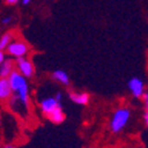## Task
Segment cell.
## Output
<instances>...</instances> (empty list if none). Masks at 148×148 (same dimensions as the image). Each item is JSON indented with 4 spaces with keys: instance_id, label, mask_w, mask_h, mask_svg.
<instances>
[{
    "instance_id": "52a82bcc",
    "label": "cell",
    "mask_w": 148,
    "mask_h": 148,
    "mask_svg": "<svg viewBox=\"0 0 148 148\" xmlns=\"http://www.w3.org/2000/svg\"><path fill=\"white\" fill-rule=\"evenodd\" d=\"M12 97V89L7 78H0V101H7Z\"/></svg>"
},
{
    "instance_id": "2e32d148",
    "label": "cell",
    "mask_w": 148,
    "mask_h": 148,
    "mask_svg": "<svg viewBox=\"0 0 148 148\" xmlns=\"http://www.w3.org/2000/svg\"><path fill=\"white\" fill-rule=\"evenodd\" d=\"M19 0H6V4H8V5H15Z\"/></svg>"
},
{
    "instance_id": "277c9868",
    "label": "cell",
    "mask_w": 148,
    "mask_h": 148,
    "mask_svg": "<svg viewBox=\"0 0 148 148\" xmlns=\"http://www.w3.org/2000/svg\"><path fill=\"white\" fill-rule=\"evenodd\" d=\"M16 67H18V72H19L21 75L26 79L32 78L34 75V66L33 64L26 59L25 57L23 58H16Z\"/></svg>"
},
{
    "instance_id": "ffe728a7",
    "label": "cell",
    "mask_w": 148,
    "mask_h": 148,
    "mask_svg": "<svg viewBox=\"0 0 148 148\" xmlns=\"http://www.w3.org/2000/svg\"><path fill=\"white\" fill-rule=\"evenodd\" d=\"M5 148H16V147L13 145H7V146H5Z\"/></svg>"
},
{
    "instance_id": "ba28073f",
    "label": "cell",
    "mask_w": 148,
    "mask_h": 148,
    "mask_svg": "<svg viewBox=\"0 0 148 148\" xmlns=\"http://www.w3.org/2000/svg\"><path fill=\"white\" fill-rule=\"evenodd\" d=\"M89 94L88 93H75V92H71L69 93V99L77 105H87L89 102Z\"/></svg>"
},
{
    "instance_id": "30bf717a",
    "label": "cell",
    "mask_w": 148,
    "mask_h": 148,
    "mask_svg": "<svg viewBox=\"0 0 148 148\" xmlns=\"http://www.w3.org/2000/svg\"><path fill=\"white\" fill-rule=\"evenodd\" d=\"M52 79H54L55 81H58V82H60L61 85H65V86L69 85V77L67 75V73L65 71H61V69L54 71L52 73Z\"/></svg>"
},
{
    "instance_id": "ac0fdd59",
    "label": "cell",
    "mask_w": 148,
    "mask_h": 148,
    "mask_svg": "<svg viewBox=\"0 0 148 148\" xmlns=\"http://www.w3.org/2000/svg\"><path fill=\"white\" fill-rule=\"evenodd\" d=\"M143 118H145V122H146V126L148 127V115H147V114H145V116H143Z\"/></svg>"
},
{
    "instance_id": "e0dca14e",
    "label": "cell",
    "mask_w": 148,
    "mask_h": 148,
    "mask_svg": "<svg viewBox=\"0 0 148 148\" xmlns=\"http://www.w3.org/2000/svg\"><path fill=\"white\" fill-rule=\"evenodd\" d=\"M4 60H5V54L3 51H0V64H3Z\"/></svg>"
},
{
    "instance_id": "5bb4252c",
    "label": "cell",
    "mask_w": 148,
    "mask_h": 148,
    "mask_svg": "<svg viewBox=\"0 0 148 148\" xmlns=\"http://www.w3.org/2000/svg\"><path fill=\"white\" fill-rule=\"evenodd\" d=\"M10 23H11V16H6V18H4L3 21H1L3 25H8Z\"/></svg>"
},
{
    "instance_id": "9c48e42d",
    "label": "cell",
    "mask_w": 148,
    "mask_h": 148,
    "mask_svg": "<svg viewBox=\"0 0 148 148\" xmlns=\"http://www.w3.org/2000/svg\"><path fill=\"white\" fill-rule=\"evenodd\" d=\"M14 64L12 60L7 59L4 60L3 64H0V78H8V75L14 71Z\"/></svg>"
},
{
    "instance_id": "8fae6325",
    "label": "cell",
    "mask_w": 148,
    "mask_h": 148,
    "mask_svg": "<svg viewBox=\"0 0 148 148\" xmlns=\"http://www.w3.org/2000/svg\"><path fill=\"white\" fill-rule=\"evenodd\" d=\"M47 116H48V120H49L51 122H53V123H61V122H64V120H65V114H64V112H62L61 106L58 107L55 110H53V112H52L49 115H47Z\"/></svg>"
},
{
    "instance_id": "4fadbf2b",
    "label": "cell",
    "mask_w": 148,
    "mask_h": 148,
    "mask_svg": "<svg viewBox=\"0 0 148 148\" xmlns=\"http://www.w3.org/2000/svg\"><path fill=\"white\" fill-rule=\"evenodd\" d=\"M142 100H143V102H145V105L146 106H148V92H143V94H142Z\"/></svg>"
},
{
    "instance_id": "d6986e66",
    "label": "cell",
    "mask_w": 148,
    "mask_h": 148,
    "mask_svg": "<svg viewBox=\"0 0 148 148\" xmlns=\"http://www.w3.org/2000/svg\"><path fill=\"white\" fill-rule=\"evenodd\" d=\"M31 3V0H23V4L24 5H27V4H29Z\"/></svg>"
},
{
    "instance_id": "6da1fadb",
    "label": "cell",
    "mask_w": 148,
    "mask_h": 148,
    "mask_svg": "<svg viewBox=\"0 0 148 148\" xmlns=\"http://www.w3.org/2000/svg\"><path fill=\"white\" fill-rule=\"evenodd\" d=\"M7 79L12 89V93L18 97L19 102L27 109L29 102V92L26 78H24L18 71H12Z\"/></svg>"
},
{
    "instance_id": "3957f363",
    "label": "cell",
    "mask_w": 148,
    "mask_h": 148,
    "mask_svg": "<svg viewBox=\"0 0 148 148\" xmlns=\"http://www.w3.org/2000/svg\"><path fill=\"white\" fill-rule=\"evenodd\" d=\"M29 51V47L27 45V42L23 41V40H14L11 41L10 45L6 47V52L11 57H15V58H23L26 57L27 53Z\"/></svg>"
},
{
    "instance_id": "44dd1931",
    "label": "cell",
    "mask_w": 148,
    "mask_h": 148,
    "mask_svg": "<svg viewBox=\"0 0 148 148\" xmlns=\"http://www.w3.org/2000/svg\"><path fill=\"white\" fill-rule=\"evenodd\" d=\"M0 123H1V114H0Z\"/></svg>"
},
{
    "instance_id": "7c38bea8",
    "label": "cell",
    "mask_w": 148,
    "mask_h": 148,
    "mask_svg": "<svg viewBox=\"0 0 148 148\" xmlns=\"http://www.w3.org/2000/svg\"><path fill=\"white\" fill-rule=\"evenodd\" d=\"M12 34H13V32H7L4 35H1V38H0V51L6 49V47L10 45V42L12 41V38H13Z\"/></svg>"
},
{
    "instance_id": "5b68a950",
    "label": "cell",
    "mask_w": 148,
    "mask_h": 148,
    "mask_svg": "<svg viewBox=\"0 0 148 148\" xmlns=\"http://www.w3.org/2000/svg\"><path fill=\"white\" fill-rule=\"evenodd\" d=\"M60 102H58L57 100L54 99V97L52 98H46L40 102V108L42 110V113L46 115H49L53 110H55L58 107H60Z\"/></svg>"
},
{
    "instance_id": "7a4b0ae2",
    "label": "cell",
    "mask_w": 148,
    "mask_h": 148,
    "mask_svg": "<svg viewBox=\"0 0 148 148\" xmlns=\"http://www.w3.org/2000/svg\"><path fill=\"white\" fill-rule=\"evenodd\" d=\"M129 119H131V110H129V108H126V107L118 108L112 116V120L109 122L110 132L120 133L128 123Z\"/></svg>"
},
{
    "instance_id": "8992f818",
    "label": "cell",
    "mask_w": 148,
    "mask_h": 148,
    "mask_svg": "<svg viewBox=\"0 0 148 148\" xmlns=\"http://www.w3.org/2000/svg\"><path fill=\"white\" fill-rule=\"evenodd\" d=\"M128 87H129V89H131L133 97H135V98H141L142 97L143 89H145L142 80H140L139 78H133V79L129 80Z\"/></svg>"
},
{
    "instance_id": "9a60e30c",
    "label": "cell",
    "mask_w": 148,
    "mask_h": 148,
    "mask_svg": "<svg viewBox=\"0 0 148 148\" xmlns=\"http://www.w3.org/2000/svg\"><path fill=\"white\" fill-rule=\"evenodd\" d=\"M54 99L57 100L58 102H60V101H61V99H62V95H61V93H60V92H58V93L54 95Z\"/></svg>"
}]
</instances>
